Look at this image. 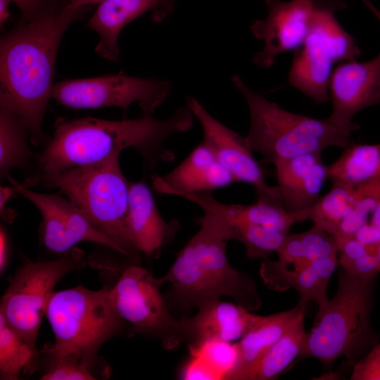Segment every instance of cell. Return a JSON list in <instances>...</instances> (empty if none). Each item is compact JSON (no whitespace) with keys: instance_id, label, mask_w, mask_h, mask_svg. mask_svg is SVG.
Here are the masks:
<instances>
[{"instance_id":"obj_13","label":"cell","mask_w":380,"mask_h":380,"mask_svg":"<svg viewBox=\"0 0 380 380\" xmlns=\"http://www.w3.org/2000/svg\"><path fill=\"white\" fill-rule=\"evenodd\" d=\"M186 106L202 127L203 141L235 182H246L253 186L256 198L284 205L279 187L267 184L263 171L246 145L244 137L215 119L196 98L189 96Z\"/></svg>"},{"instance_id":"obj_11","label":"cell","mask_w":380,"mask_h":380,"mask_svg":"<svg viewBox=\"0 0 380 380\" xmlns=\"http://www.w3.org/2000/svg\"><path fill=\"white\" fill-rule=\"evenodd\" d=\"M171 82L154 77L119 73L91 78L65 80L53 84L51 99L72 108L118 107L126 111L137 103L151 116L167 99Z\"/></svg>"},{"instance_id":"obj_5","label":"cell","mask_w":380,"mask_h":380,"mask_svg":"<svg viewBox=\"0 0 380 380\" xmlns=\"http://www.w3.org/2000/svg\"><path fill=\"white\" fill-rule=\"evenodd\" d=\"M375 281L340 269L336 292L318 308L298 360L315 357L330 368L343 356L353 367L380 341L371 322Z\"/></svg>"},{"instance_id":"obj_8","label":"cell","mask_w":380,"mask_h":380,"mask_svg":"<svg viewBox=\"0 0 380 380\" xmlns=\"http://www.w3.org/2000/svg\"><path fill=\"white\" fill-rule=\"evenodd\" d=\"M343 7L338 0H315L309 33L295 52L289 70L290 85L317 105L329 101V84L336 65L360 56L355 39L335 16Z\"/></svg>"},{"instance_id":"obj_25","label":"cell","mask_w":380,"mask_h":380,"mask_svg":"<svg viewBox=\"0 0 380 380\" xmlns=\"http://www.w3.org/2000/svg\"><path fill=\"white\" fill-rule=\"evenodd\" d=\"M328 178L354 186L380 179V144H352L328 165Z\"/></svg>"},{"instance_id":"obj_38","label":"cell","mask_w":380,"mask_h":380,"mask_svg":"<svg viewBox=\"0 0 380 380\" xmlns=\"http://www.w3.org/2000/svg\"><path fill=\"white\" fill-rule=\"evenodd\" d=\"M308 266L326 284L338 265V254L312 260H307Z\"/></svg>"},{"instance_id":"obj_3","label":"cell","mask_w":380,"mask_h":380,"mask_svg":"<svg viewBox=\"0 0 380 380\" xmlns=\"http://www.w3.org/2000/svg\"><path fill=\"white\" fill-rule=\"evenodd\" d=\"M227 242L205 226L178 253L160 280L170 283L167 305L181 312L222 296L233 298L249 311L259 309L262 300L252 277L233 268L227 260Z\"/></svg>"},{"instance_id":"obj_10","label":"cell","mask_w":380,"mask_h":380,"mask_svg":"<svg viewBox=\"0 0 380 380\" xmlns=\"http://www.w3.org/2000/svg\"><path fill=\"white\" fill-rule=\"evenodd\" d=\"M163 283L152 273L133 264L122 271L110 286L111 302L129 325V336L142 335L159 341L166 350H175L185 342L182 319H176L162 296Z\"/></svg>"},{"instance_id":"obj_35","label":"cell","mask_w":380,"mask_h":380,"mask_svg":"<svg viewBox=\"0 0 380 380\" xmlns=\"http://www.w3.org/2000/svg\"><path fill=\"white\" fill-rule=\"evenodd\" d=\"M348 273L362 280L376 279L380 264L374 255L367 253L341 266Z\"/></svg>"},{"instance_id":"obj_16","label":"cell","mask_w":380,"mask_h":380,"mask_svg":"<svg viewBox=\"0 0 380 380\" xmlns=\"http://www.w3.org/2000/svg\"><path fill=\"white\" fill-rule=\"evenodd\" d=\"M193 317H182L185 342L193 355H199L210 343H232L240 340L261 319L237 304L220 298L209 300Z\"/></svg>"},{"instance_id":"obj_2","label":"cell","mask_w":380,"mask_h":380,"mask_svg":"<svg viewBox=\"0 0 380 380\" xmlns=\"http://www.w3.org/2000/svg\"><path fill=\"white\" fill-rule=\"evenodd\" d=\"M91 7L70 3L48 19L20 21L1 37L0 105L20 117L34 146L46 141L42 127L61 41L68 27Z\"/></svg>"},{"instance_id":"obj_43","label":"cell","mask_w":380,"mask_h":380,"mask_svg":"<svg viewBox=\"0 0 380 380\" xmlns=\"http://www.w3.org/2000/svg\"><path fill=\"white\" fill-rule=\"evenodd\" d=\"M12 4L11 0H0V25L2 27L8 20L9 13V6Z\"/></svg>"},{"instance_id":"obj_44","label":"cell","mask_w":380,"mask_h":380,"mask_svg":"<svg viewBox=\"0 0 380 380\" xmlns=\"http://www.w3.org/2000/svg\"><path fill=\"white\" fill-rule=\"evenodd\" d=\"M380 231V201L370 215V221Z\"/></svg>"},{"instance_id":"obj_26","label":"cell","mask_w":380,"mask_h":380,"mask_svg":"<svg viewBox=\"0 0 380 380\" xmlns=\"http://www.w3.org/2000/svg\"><path fill=\"white\" fill-rule=\"evenodd\" d=\"M307 336L304 318L273 344L246 374L243 380L277 378L300 355Z\"/></svg>"},{"instance_id":"obj_36","label":"cell","mask_w":380,"mask_h":380,"mask_svg":"<svg viewBox=\"0 0 380 380\" xmlns=\"http://www.w3.org/2000/svg\"><path fill=\"white\" fill-rule=\"evenodd\" d=\"M276 253L278 260L284 263L294 264L307 260L298 234H288Z\"/></svg>"},{"instance_id":"obj_40","label":"cell","mask_w":380,"mask_h":380,"mask_svg":"<svg viewBox=\"0 0 380 380\" xmlns=\"http://www.w3.org/2000/svg\"><path fill=\"white\" fill-rule=\"evenodd\" d=\"M354 236L367 248L368 253L373 251L380 243V231L370 222L362 226Z\"/></svg>"},{"instance_id":"obj_47","label":"cell","mask_w":380,"mask_h":380,"mask_svg":"<svg viewBox=\"0 0 380 380\" xmlns=\"http://www.w3.org/2000/svg\"><path fill=\"white\" fill-rule=\"evenodd\" d=\"M374 255L380 264V243H379L376 248Z\"/></svg>"},{"instance_id":"obj_18","label":"cell","mask_w":380,"mask_h":380,"mask_svg":"<svg viewBox=\"0 0 380 380\" xmlns=\"http://www.w3.org/2000/svg\"><path fill=\"white\" fill-rule=\"evenodd\" d=\"M151 179L158 194L176 196L211 192L236 182L203 141L172 171L152 175Z\"/></svg>"},{"instance_id":"obj_23","label":"cell","mask_w":380,"mask_h":380,"mask_svg":"<svg viewBox=\"0 0 380 380\" xmlns=\"http://www.w3.org/2000/svg\"><path fill=\"white\" fill-rule=\"evenodd\" d=\"M260 274L265 286L273 291L283 292L294 288L300 298L323 306L328 300V284L323 281L307 265V260L294 264L263 260Z\"/></svg>"},{"instance_id":"obj_33","label":"cell","mask_w":380,"mask_h":380,"mask_svg":"<svg viewBox=\"0 0 380 380\" xmlns=\"http://www.w3.org/2000/svg\"><path fill=\"white\" fill-rule=\"evenodd\" d=\"M21 13L20 21L37 22L61 13L70 0H11Z\"/></svg>"},{"instance_id":"obj_21","label":"cell","mask_w":380,"mask_h":380,"mask_svg":"<svg viewBox=\"0 0 380 380\" xmlns=\"http://www.w3.org/2000/svg\"><path fill=\"white\" fill-rule=\"evenodd\" d=\"M308 302L300 298L290 310L262 316L260 321L234 344V362L221 379L243 380L262 355L305 317Z\"/></svg>"},{"instance_id":"obj_39","label":"cell","mask_w":380,"mask_h":380,"mask_svg":"<svg viewBox=\"0 0 380 380\" xmlns=\"http://www.w3.org/2000/svg\"><path fill=\"white\" fill-rule=\"evenodd\" d=\"M191 362H189L183 369L182 377L185 379H210L215 374L207 366L206 361L201 360L200 355H194Z\"/></svg>"},{"instance_id":"obj_22","label":"cell","mask_w":380,"mask_h":380,"mask_svg":"<svg viewBox=\"0 0 380 380\" xmlns=\"http://www.w3.org/2000/svg\"><path fill=\"white\" fill-rule=\"evenodd\" d=\"M182 197L196 204L203 211L227 220L260 225L285 234H289L294 224L308 220L310 210L289 211L283 204L263 198H256L249 205L226 204L217 201L211 192L187 194Z\"/></svg>"},{"instance_id":"obj_9","label":"cell","mask_w":380,"mask_h":380,"mask_svg":"<svg viewBox=\"0 0 380 380\" xmlns=\"http://www.w3.org/2000/svg\"><path fill=\"white\" fill-rule=\"evenodd\" d=\"M87 261L84 251L77 248L54 260L33 262L25 258L10 278L0 314L34 350L38 351L39 329L55 286L68 273L86 266Z\"/></svg>"},{"instance_id":"obj_1","label":"cell","mask_w":380,"mask_h":380,"mask_svg":"<svg viewBox=\"0 0 380 380\" xmlns=\"http://www.w3.org/2000/svg\"><path fill=\"white\" fill-rule=\"evenodd\" d=\"M194 118L186 105L165 120L146 115L124 120L58 118L53 137L34 155L38 169L35 174L51 175L98 163L128 148L137 151L154 168L160 162L175 159L173 151L167 149L164 142L172 135L191 130Z\"/></svg>"},{"instance_id":"obj_37","label":"cell","mask_w":380,"mask_h":380,"mask_svg":"<svg viewBox=\"0 0 380 380\" xmlns=\"http://www.w3.org/2000/svg\"><path fill=\"white\" fill-rule=\"evenodd\" d=\"M335 239L341 266L368 253L367 248L354 236Z\"/></svg>"},{"instance_id":"obj_14","label":"cell","mask_w":380,"mask_h":380,"mask_svg":"<svg viewBox=\"0 0 380 380\" xmlns=\"http://www.w3.org/2000/svg\"><path fill=\"white\" fill-rule=\"evenodd\" d=\"M267 15L251 26L252 34L263 42L253 62L268 69L281 53L298 51L311 26L315 0H265Z\"/></svg>"},{"instance_id":"obj_42","label":"cell","mask_w":380,"mask_h":380,"mask_svg":"<svg viewBox=\"0 0 380 380\" xmlns=\"http://www.w3.org/2000/svg\"><path fill=\"white\" fill-rule=\"evenodd\" d=\"M10 240L6 228L0 227V272L4 274L8 267L10 258Z\"/></svg>"},{"instance_id":"obj_29","label":"cell","mask_w":380,"mask_h":380,"mask_svg":"<svg viewBox=\"0 0 380 380\" xmlns=\"http://www.w3.org/2000/svg\"><path fill=\"white\" fill-rule=\"evenodd\" d=\"M356 186L333 182L331 189L320 196L310 210L308 220L328 233L335 234L353 208Z\"/></svg>"},{"instance_id":"obj_45","label":"cell","mask_w":380,"mask_h":380,"mask_svg":"<svg viewBox=\"0 0 380 380\" xmlns=\"http://www.w3.org/2000/svg\"><path fill=\"white\" fill-rule=\"evenodd\" d=\"M103 1L105 0H70V3L76 6H92Z\"/></svg>"},{"instance_id":"obj_6","label":"cell","mask_w":380,"mask_h":380,"mask_svg":"<svg viewBox=\"0 0 380 380\" xmlns=\"http://www.w3.org/2000/svg\"><path fill=\"white\" fill-rule=\"evenodd\" d=\"M231 81L249 110L246 145L273 165L306 153H322L331 146L346 148L352 132L360 129L341 127L327 118L318 119L286 110L250 88L237 74Z\"/></svg>"},{"instance_id":"obj_19","label":"cell","mask_w":380,"mask_h":380,"mask_svg":"<svg viewBox=\"0 0 380 380\" xmlns=\"http://www.w3.org/2000/svg\"><path fill=\"white\" fill-rule=\"evenodd\" d=\"M127 224L139 251L154 258L180 229L177 220L167 222L163 218L151 191L143 182H129Z\"/></svg>"},{"instance_id":"obj_34","label":"cell","mask_w":380,"mask_h":380,"mask_svg":"<svg viewBox=\"0 0 380 380\" xmlns=\"http://www.w3.org/2000/svg\"><path fill=\"white\" fill-rule=\"evenodd\" d=\"M350 379L380 380V341L353 366Z\"/></svg>"},{"instance_id":"obj_4","label":"cell","mask_w":380,"mask_h":380,"mask_svg":"<svg viewBox=\"0 0 380 380\" xmlns=\"http://www.w3.org/2000/svg\"><path fill=\"white\" fill-rule=\"evenodd\" d=\"M120 155L116 153L100 162L55 174H34L22 184L27 188L40 185L58 189L118 246L121 255L139 264L140 252L127 224L129 181L121 170Z\"/></svg>"},{"instance_id":"obj_7","label":"cell","mask_w":380,"mask_h":380,"mask_svg":"<svg viewBox=\"0 0 380 380\" xmlns=\"http://www.w3.org/2000/svg\"><path fill=\"white\" fill-rule=\"evenodd\" d=\"M110 289L105 286L94 291L78 286L54 291L45 316L55 343L45 345L41 351L74 356L96 376L94 367L99 348L120 334L127 324L111 302Z\"/></svg>"},{"instance_id":"obj_20","label":"cell","mask_w":380,"mask_h":380,"mask_svg":"<svg viewBox=\"0 0 380 380\" xmlns=\"http://www.w3.org/2000/svg\"><path fill=\"white\" fill-rule=\"evenodd\" d=\"M281 199L291 212L310 209L319 198L328 178V166L323 163L322 153H310L274 164Z\"/></svg>"},{"instance_id":"obj_32","label":"cell","mask_w":380,"mask_h":380,"mask_svg":"<svg viewBox=\"0 0 380 380\" xmlns=\"http://www.w3.org/2000/svg\"><path fill=\"white\" fill-rule=\"evenodd\" d=\"M298 234L306 260H312L338 254L334 236L319 227L313 224L310 229Z\"/></svg>"},{"instance_id":"obj_31","label":"cell","mask_w":380,"mask_h":380,"mask_svg":"<svg viewBox=\"0 0 380 380\" xmlns=\"http://www.w3.org/2000/svg\"><path fill=\"white\" fill-rule=\"evenodd\" d=\"M48 361L44 380H91L96 379L95 374L78 358L68 355H52L40 351Z\"/></svg>"},{"instance_id":"obj_17","label":"cell","mask_w":380,"mask_h":380,"mask_svg":"<svg viewBox=\"0 0 380 380\" xmlns=\"http://www.w3.org/2000/svg\"><path fill=\"white\" fill-rule=\"evenodd\" d=\"M175 0H105L100 4L87 27L100 37L95 51L101 57L117 61L118 38L122 29L143 14L153 12V20L161 22L172 13Z\"/></svg>"},{"instance_id":"obj_28","label":"cell","mask_w":380,"mask_h":380,"mask_svg":"<svg viewBox=\"0 0 380 380\" xmlns=\"http://www.w3.org/2000/svg\"><path fill=\"white\" fill-rule=\"evenodd\" d=\"M40 353L34 350L0 314V377L18 379L22 372L37 369Z\"/></svg>"},{"instance_id":"obj_30","label":"cell","mask_w":380,"mask_h":380,"mask_svg":"<svg viewBox=\"0 0 380 380\" xmlns=\"http://www.w3.org/2000/svg\"><path fill=\"white\" fill-rule=\"evenodd\" d=\"M380 201V179L356 186L354 205L343 220L334 236L336 238L354 236L365 224Z\"/></svg>"},{"instance_id":"obj_41","label":"cell","mask_w":380,"mask_h":380,"mask_svg":"<svg viewBox=\"0 0 380 380\" xmlns=\"http://www.w3.org/2000/svg\"><path fill=\"white\" fill-rule=\"evenodd\" d=\"M18 194L15 186H1L0 188V213L2 219L11 224L17 216L14 209L8 208V203L11 197Z\"/></svg>"},{"instance_id":"obj_12","label":"cell","mask_w":380,"mask_h":380,"mask_svg":"<svg viewBox=\"0 0 380 380\" xmlns=\"http://www.w3.org/2000/svg\"><path fill=\"white\" fill-rule=\"evenodd\" d=\"M8 181L39 210L42 216L39 234L44 248L53 253H69L80 242L89 241L110 248L121 254L118 246L99 231L68 198L35 192L9 175Z\"/></svg>"},{"instance_id":"obj_27","label":"cell","mask_w":380,"mask_h":380,"mask_svg":"<svg viewBox=\"0 0 380 380\" xmlns=\"http://www.w3.org/2000/svg\"><path fill=\"white\" fill-rule=\"evenodd\" d=\"M28 129L20 117L0 105V176L7 177L13 168H26L34 155L30 150Z\"/></svg>"},{"instance_id":"obj_15","label":"cell","mask_w":380,"mask_h":380,"mask_svg":"<svg viewBox=\"0 0 380 380\" xmlns=\"http://www.w3.org/2000/svg\"><path fill=\"white\" fill-rule=\"evenodd\" d=\"M331 113L327 118L341 127H360L353 118L362 110L380 105V51L366 61L336 65L329 84Z\"/></svg>"},{"instance_id":"obj_46","label":"cell","mask_w":380,"mask_h":380,"mask_svg":"<svg viewBox=\"0 0 380 380\" xmlns=\"http://www.w3.org/2000/svg\"><path fill=\"white\" fill-rule=\"evenodd\" d=\"M363 2L376 15V17L380 22V11L369 0H363Z\"/></svg>"},{"instance_id":"obj_24","label":"cell","mask_w":380,"mask_h":380,"mask_svg":"<svg viewBox=\"0 0 380 380\" xmlns=\"http://www.w3.org/2000/svg\"><path fill=\"white\" fill-rule=\"evenodd\" d=\"M207 213L220 237L227 241L241 242L249 259H268L277 252L289 234L260 225L229 221L215 213Z\"/></svg>"}]
</instances>
